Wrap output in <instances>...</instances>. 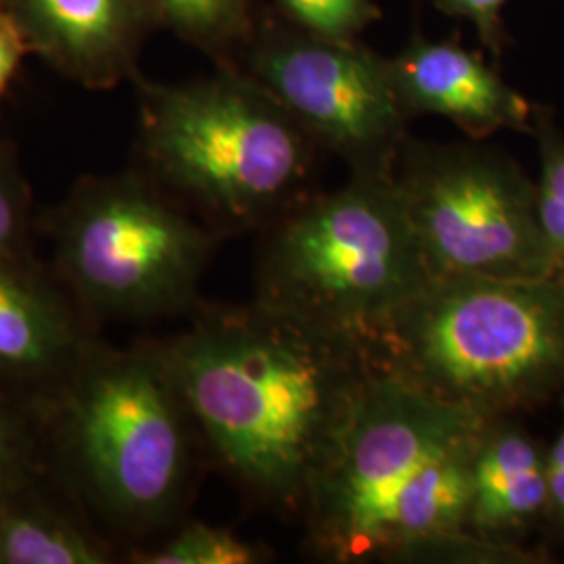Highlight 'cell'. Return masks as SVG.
I'll list each match as a JSON object with an SVG mask.
<instances>
[{
  "instance_id": "6da1fadb",
  "label": "cell",
  "mask_w": 564,
  "mask_h": 564,
  "mask_svg": "<svg viewBox=\"0 0 564 564\" xmlns=\"http://www.w3.org/2000/svg\"><path fill=\"white\" fill-rule=\"evenodd\" d=\"M209 466L249 505L302 523L375 375L362 347L251 300L197 303L151 337Z\"/></svg>"
},
{
  "instance_id": "7a4b0ae2",
  "label": "cell",
  "mask_w": 564,
  "mask_h": 564,
  "mask_svg": "<svg viewBox=\"0 0 564 564\" xmlns=\"http://www.w3.org/2000/svg\"><path fill=\"white\" fill-rule=\"evenodd\" d=\"M34 410L53 475L111 540L141 547L186 519L212 466L151 337H97Z\"/></svg>"
},
{
  "instance_id": "3957f363",
  "label": "cell",
  "mask_w": 564,
  "mask_h": 564,
  "mask_svg": "<svg viewBox=\"0 0 564 564\" xmlns=\"http://www.w3.org/2000/svg\"><path fill=\"white\" fill-rule=\"evenodd\" d=\"M485 421L375 368L312 487L303 550L318 563H421L431 547L466 533L470 466Z\"/></svg>"
},
{
  "instance_id": "277c9868",
  "label": "cell",
  "mask_w": 564,
  "mask_h": 564,
  "mask_svg": "<svg viewBox=\"0 0 564 564\" xmlns=\"http://www.w3.org/2000/svg\"><path fill=\"white\" fill-rule=\"evenodd\" d=\"M370 364L479 419L564 398V284L431 276L368 345Z\"/></svg>"
},
{
  "instance_id": "5b68a950",
  "label": "cell",
  "mask_w": 564,
  "mask_h": 564,
  "mask_svg": "<svg viewBox=\"0 0 564 564\" xmlns=\"http://www.w3.org/2000/svg\"><path fill=\"white\" fill-rule=\"evenodd\" d=\"M134 84L139 167L224 239L260 235L312 193L318 144L241 69Z\"/></svg>"
},
{
  "instance_id": "8992f818",
  "label": "cell",
  "mask_w": 564,
  "mask_h": 564,
  "mask_svg": "<svg viewBox=\"0 0 564 564\" xmlns=\"http://www.w3.org/2000/svg\"><path fill=\"white\" fill-rule=\"evenodd\" d=\"M431 279L393 172H351L260 232L253 300L362 347Z\"/></svg>"
},
{
  "instance_id": "52a82bcc",
  "label": "cell",
  "mask_w": 564,
  "mask_h": 564,
  "mask_svg": "<svg viewBox=\"0 0 564 564\" xmlns=\"http://www.w3.org/2000/svg\"><path fill=\"white\" fill-rule=\"evenodd\" d=\"M51 270L95 324L186 318L223 235L141 167L86 176L39 214Z\"/></svg>"
},
{
  "instance_id": "ba28073f",
  "label": "cell",
  "mask_w": 564,
  "mask_h": 564,
  "mask_svg": "<svg viewBox=\"0 0 564 564\" xmlns=\"http://www.w3.org/2000/svg\"><path fill=\"white\" fill-rule=\"evenodd\" d=\"M393 176L431 276L552 279L535 182L505 151L408 139Z\"/></svg>"
},
{
  "instance_id": "9c48e42d",
  "label": "cell",
  "mask_w": 564,
  "mask_h": 564,
  "mask_svg": "<svg viewBox=\"0 0 564 564\" xmlns=\"http://www.w3.org/2000/svg\"><path fill=\"white\" fill-rule=\"evenodd\" d=\"M232 65L263 86L318 149L349 172H393L408 137L384 57L358 41H328L293 23H256Z\"/></svg>"
},
{
  "instance_id": "30bf717a",
  "label": "cell",
  "mask_w": 564,
  "mask_h": 564,
  "mask_svg": "<svg viewBox=\"0 0 564 564\" xmlns=\"http://www.w3.org/2000/svg\"><path fill=\"white\" fill-rule=\"evenodd\" d=\"M93 323L51 265L0 256V389L41 402L95 341Z\"/></svg>"
},
{
  "instance_id": "8fae6325",
  "label": "cell",
  "mask_w": 564,
  "mask_h": 564,
  "mask_svg": "<svg viewBox=\"0 0 564 564\" xmlns=\"http://www.w3.org/2000/svg\"><path fill=\"white\" fill-rule=\"evenodd\" d=\"M30 53L88 90L137 80L142 46L160 28L144 0H0Z\"/></svg>"
},
{
  "instance_id": "7c38bea8",
  "label": "cell",
  "mask_w": 564,
  "mask_h": 564,
  "mask_svg": "<svg viewBox=\"0 0 564 564\" xmlns=\"http://www.w3.org/2000/svg\"><path fill=\"white\" fill-rule=\"evenodd\" d=\"M387 76L403 113L437 116L458 126L470 141L514 130L531 134L533 107L485 63L454 41L412 36L402 51L384 57Z\"/></svg>"
},
{
  "instance_id": "4fadbf2b",
  "label": "cell",
  "mask_w": 564,
  "mask_h": 564,
  "mask_svg": "<svg viewBox=\"0 0 564 564\" xmlns=\"http://www.w3.org/2000/svg\"><path fill=\"white\" fill-rule=\"evenodd\" d=\"M547 445L519 414L487 419L473 454L466 531L489 542L527 547L544 533Z\"/></svg>"
},
{
  "instance_id": "5bb4252c",
  "label": "cell",
  "mask_w": 564,
  "mask_h": 564,
  "mask_svg": "<svg viewBox=\"0 0 564 564\" xmlns=\"http://www.w3.org/2000/svg\"><path fill=\"white\" fill-rule=\"evenodd\" d=\"M118 547L55 475L0 508V564H109Z\"/></svg>"
},
{
  "instance_id": "9a60e30c",
  "label": "cell",
  "mask_w": 564,
  "mask_h": 564,
  "mask_svg": "<svg viewBox=\"0 0 564 564\" xmlns=\"http://www.w3.org/2000/svg\"><path fill=\"white\" fill-rule=\"evenodd\" d=\"M160 28L197 46L218 63L232 59L249 39L253 0H144Z\"/></svg>"
},
{
  "instance_id": "2e32d148",
  "label": "cell",
  "mask_w": 564,
  "mask_h": 564,
  "mask_svg": "<svg viewBox=\"0 0 564 564\" xmlns=\"http://www.w3.org/2000/svg\"><path fill=\"white\" fill-rule=\"evenodd\" d=\"M126 561L134 564H263L274 561V552L228 527L184 519L163 535L162 542L126 550Z\"/></svg>"
},
{
  "instance_id": "e0dca14e",
  "label": "cell",
  "mask_w": 564,
  "mask_h": 564,
  "mask_svg": "<svg viewBox=\"0 0 564 564\" xmlns=\"http://www.w3.org/2000/svg\"><path fill=\"white\" fill-rule=\"evenodd\" d=\"M51 475L34 405L0 389V508Z\"/></svg>"
},
{
  "instance_id": "ac0fdd59",
  "label": "cell",
  "mask_w": 564,
  "mask_h": 564,
  "mask_svg": "<svg viewBox=\"0 0 564 564\" xmlns=\"http://www.w3.org/2000/svg\"><path fill=\"white\" fill-rule=\"evenodd\" d=\"M531 134L540 155V178L535 182L538 220L552 279L564 284V132L550 109L535 105Z\"/></svg>"
},
{
  "instance_id": "d6986e66",
  "label": "cell",
  "mask_w": 564,
  "mask_h": 564,
  "mask_svg": "<svg viewBox=\"0 0 564 564\" xmlns=\"http://www.w3.org/2000/svg\"><path fill=\"white\" fill-rule=\"evenodd\" d=\"M39 214L18 151L0 139V256H36Z\"/></svg>"
},
{
  "instance_id": "ffe728a7",
  "label": "cell",
  "mask_w": 564,
  "mask_h": 564,
  "mask_svg": "<svg viewBox=\"0 0 564 564\" xmlns=\"http://www.w3.org/2000/svg\"><path fill=\"white\" fill-rule=\"evenodd\" d=\"M282 18L307 34L328 41H358L381 20L375 0H274Z\"/></svg>"
},
{
  "instance_id": "44dd1931",
  "label": "cell",
  "mask_w": 564,
  "mask_h": 564,
  "mask_svg": "<svg viewBox=\"0 0 564 564\" xmlns=\"http://www.w3.org/2000/svg\"><path fill=\"white\" fill-rule=\"evenodd\" d=\"M508 0H435V7L456 20L475 25L485 46L500 55L506 44V28L502 13Z\"/></svg>"
},
{
  "instance_id": "7402d4cb",
  "label": "cell",
  "mask_w": 564,
  "mask_h": 564,
  "mask_svg": "<svg viewBox=\"0 0 564 564\" xmlns=\"http://www.w3.org/2000/svg\"><path fill=\"white\" fill-rule=\"evenodd\" d=\"M563 423L547 445V517L544 540L547 545L564 547V398H561Z\"/></svg>"
},
{
  "instance_id": "603a6c76",
  "label": "cell",
  "mask_w": 564,
  "mask_h": 564,
  "mask_svg": "<svg viewBox=\"0 0 564 564\" xmlns=\"http://www.w3.org/2000/svg\"><path fill=\"white\" fill-rule=\"evenodd\" d=\"M30 55V46L23 39V32L0 2V101L20 72L21 63Z\"/></svg>"
}]
</instances>
